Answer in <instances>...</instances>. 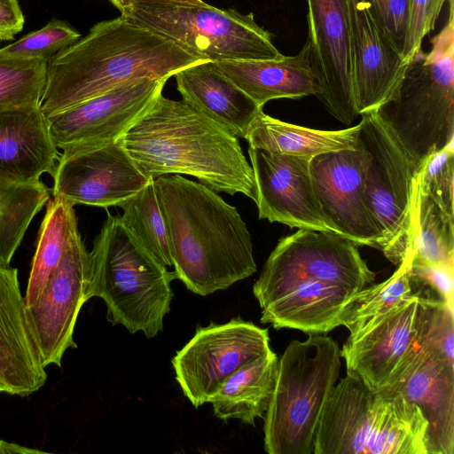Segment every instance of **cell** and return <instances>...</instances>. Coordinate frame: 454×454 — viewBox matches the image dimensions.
Masks as SVG:
<instances>
[{
  "instance_id": "cell-1",
  "label": "cell",
  "mask_w": 454,
  "mask_h": 454,
  "mask_svg": "<svg viewBox=\"0 0 454 454\" xmlns=\"http://www.w3.org/2000/svg\"><path fill=\"white\" fill-rule=\"evenodd\" d=\"M204 60L123 16L95 24L47 62L45 116L142 79H168Z\"/></svg>"
},
{
  "instance_id": "cell-2",
  "label": "cell",
  "mask_w": 454,
  "mask_h": 454,
  "mask_svg": "<svg viewBox=\"0 0 454 454\" xmlns=\"http://www.w3.org/2000/svg\"><path fill=\"white\" fill-rule=\"evenodd\" d=\"M154 184L167 223L175 278L206 296L256 271L250 232L237 208L215 191L181 175Z\"/></svg>"
},
{
  "instance_id": "cell-3",
  "label": "cell",
  "mask_w": 454,
  "mask_h": 454,
  "mask_svg": "<svg viewBox=\"0 0 454 454\" xmlns=\"http://www.w3.org/2000/svg\"><path fill=\"white\" fill-rule=\"evenodd\" d=\"M121 142L149 178L191 176L215 192L257 200L253 168L238 137L184 100L160 93Z\"/></svg>"
},
{
  "instance_id": "cell-4",
  "label": "cell",
  "mask_w": 454,
  "mask_h": 454,
  "mask_svg": "<svg viewBox=\"0 0 454 454\" xmlns=\"http://www.w3.org/2000/svg\"><path fill=\"white\" fill-rule=\"evenodd\" d=\"M427 431L401 393L373 390L347 372L324 405L313 454H428Z\"/></svg>"
},
{
  "instance_id": "cell-5",
  "label": "cell",
  "mask_w": 454,
  "mask_h": 454,
  "mask_svg": "<svg viewBox=\"0 0 454 454\" xmlns=\"http://www.w3.org/2000/svg\"><path fill=\"white\" fill-rule=\"evenodd\" d=\"M174 278V271L155 259L120 217L108 215L89 253L88 296L105 301L113 325L155 337L170 311Z\"/></svg>"
},
{
  "instance_id": "cell-6",
  "label": "cell",
  "mask_w": 454,
  "mask_h": 454,
  "mask_svg": "<svg viewBox=\"0 0 454 454\" xmlns=\"http://www.w3.org/2000/svg\"><path fill=\"white\" fill-rule=\"evenodd\" d=\"M419 49L377 114L410 156L420 163L432 153L454 145V18Z\"/></svg>"
},
{
  "instance_id": "cell-7",
  "label": "cell",
  "mask_w": 454,
  "mask_h": 454,
  "mask_svg": "<svg viewBox=\"0 0 454 454\" xmlns=\"http://www.w3.org/2000/svg\"><path fill=\"white\" fill-rule=\"evenodd\" d=\"M340 348L333 338L309 333L294 340L278 358L274 392L263 417L269 454H313L324 405L341 367Z\"/></svg>"
},
{
  "instance_id": "cell-8",
  "label": "cell",
  "mask_w": 454,
  "mask_h": 454,
  "mask_svg": "<svg viewBox=\"0 0 454 454\" xmlns=\"http://www.w3.org/2000/svg\"><path fill=\"white\" fill-rule=\"evenodd\" d=\"M121 13L204 60H276L284 56L253 13L166 0H138Z\"/></svg>"
},
{
  "instance_id": "cell-9",
  "label": "cell",
  "mask_w": 454,
  "mask_h": 454,
  "mask_svg": "<svg viewBox=\"0 0 454 454\" xmlns=\"http://www.w3.org/2000/svg\"><path fill=\"white\" fill-rule=\"evenodd\" d=\"M361 115L359 138L370 154L364 179L368 207L382 235L380 250L398 265L415 250L419 165L376 111Z\"/></svg>"
},
{
  "instance_id": "cell-10",
  "label": "cell",
  "mask_w": 454,
  "mask_h": 454,
  "mask_svg": "<svg viewBox=\"0 0 454 454\" xmlns=\"http://www.w3.org/2000/svg\"><path fill=\"white\" fill-rule=\"evenodd\" d=\"M270 350L268 329L241 317L200 326L172 359L176 380L184 396L199 408L208 403L226 378Z\"/></svg>"
},
{
  "instance_id": "cell-11",
  "label": "cell",
  "mask_w": 454,
  "mask_h": 454,
  "mask_svg": "<svg viewBox=\"0 0 454 454\" xmlns=\"http://www.w3.org/2000/svg\"><path fill=\"white\" fill-rule=\"evenodd\" d=\"M375 278L352 240L330 231L299 229L279 239L253 291L288 279L311 278L356 293Z\"/></svg>"
},
{
  "instance_id": "cell-12",
  "label": "cell",
  "mask_w": 454,
  "mask_h": 454,
  "mask_svg": "<svg viewBox=\"0 0 454 454\" xmlns=\"http://www.w3.org/2000/svg\"><path fill=\"white\" fill-rule=\"evenodd\" d=\"M53 197L73 206L121 207L152 178L139 169L120 140L63 150L52 174Z\"/></svg>"
},
{
  "instance_id": "cell-13",
  "label": "cell",
  "mask_w": 454,
  "mask_h": 454,
  "mask_svg": "<svg viewBox=\"0 0 454 454\" xmlns=\"http://www.w3.org/2000/svg\"><path fill=\"white\" fill-rule=\"evenodd\" d=\"M369 158V152L359 138L355 149L312 158L309 168L320 210L330 231L358 246L380 250L382 235L365 195Z\"/></svg>"
},
{
  "instance_id": "cell-14",
  "label": "cell",
  "mask_w": 454,
  "mask_h": 454,
  "mask_svg": "<svg viewBox=\"0 0 454 454\" xmlns=\"http://www.w3.org/2000/svg\"><path fill=\"white\" fill-rule=\"evenodd\" d=\"M89 253L78 229L50 276L42 294L26 306L28 324L43 365L61 366L65 352L76 348L74 332L79 312L88 301Z\"/></svg>"
},
{
  "instance_id": "cell-15",
  "label": "cell",
  "mask_w": 454,
  "mask_h": 454,
  "mask_svg": "<svg viewBox=\"0 0 454 454\" xmlns=\"http://www.w3.org/2000/svg\"><path fill=\"white\" fill-rule=\"evenodd\" d=\"M308 44L319 93L317 97L346 126L357 114L351 72L348 0H307Z\"/></svg>"
},
{
  "instance_id": "cell-16",
  "label": "cell",
  "mask_w": 454,
  "mask_h": 454,
  "mask_svg": "<svg viewBox=\"0 0 454 454\" xmlns=\"http://www.w3.org/2000/svg\"><path fill=\"white\" fill-rule=\"evenodd\" d=\"M433 299L439 298L413 296L349 334L340 349L347 372L373 390L386 387L416 345Z\"/></svg>"
},
{
  "instance_id": "cell-17",
  "label": "cell",
  "mask_w": 454,
  "mask_h": 454,
  "mask_svg": "<svg viewBox=\"0 0 454 454\" xmlns=\"http://www.w3.org/2000/svg\"><path fill=\"white\" fill-rule=\"evenodd\" d=\"M167 81L130 82L46 116L56 147L66 150L120 140L162 92Z\"/></svg>"
},
{
  "instance_id": "cell-18",
  "label": "cell",
  "mask_w": 454,
  "mask_h": 454,
  "mask_svg": "<svg viewBox=\"0 0 454 454\" xmlns=\"http://www.w3.org/2000/svg\"><path fill=\"white\" fill-rule=\"evenodd\" d=\"M260 219L291 228L330 231L314 190L309 159L248 147Z\"/></svg>"
},
{
  "instance_id": "cell-19",
  "label": "cell",
  "mask_w": 454,
  "mask_h": 454,
  "mask_svg": "<svg viewBox=\"0 0 454 454\" xmlns=\"http://www.w3.org/2000/svg\"><path fill=\"white\" fill-rule=\"evenodd\" d=\"M351 72L357 114L376 111L402 80L407 63L383 35L362 0H348Z\"/></svg>"
},
{
  "instance_id": "cell-20",
  "label": "cell",
  "mask_w": 454,
  "mask_h": 454,
  "mask_svg": "<svg viewBox=\"0 0 454 454\" xmlns=\"http://www.w3.org/2000/svg\"><path fill=\"white\" fill-rule=\"evenodd\" d=\"M45 367L30 329L18 270L0 262V392L27 396L44 386Z\"/></svg>"
},
{
  "instance_id": "cell-21",
  "label": "cell",
  "mask_w": 454,
  "mask_h": 454,
  "mask_svg": "<svg viewBox=\"0 0 454 454\" xmlns=\"http://www.w3.org/2000/svg\"><path fill=\"white\" fill-rule=\"evenodd\" d=\"M261 323L275 329L326 333L340 325V316L352 293L311 278H293L253 291Z\"/></svg>"
},
{
  "instance_id": "cell-22",
  "label": "cell",
  "mask_w": 454,
  "mask_h": 454,
  "mask_svg": "<svg viewBox=\"0 0 454 454\" xmlns=\"http://www.w3.org/2000/svg\"><path fill=\"white\" fill-rule=\"evenodd\" d=\"M382 389L397 391L419 407L427 421L428 454H454V365L421 350Z\"/></svg>"
},
{
  "instance_id": "cell-23",
  "label": "cell",
  "mask_w": 454,
  "mask_h": 454,
  "mask_svg": "<svg viewBox=\"0 0 454 454\" xmlns=\"http://www.w3.org/2000/svg\"><path fill=\"white\" fill-rule=\"evenodd\" d=\"M40 104L0 106V175L31 183L52 176L59 157Z\"/></svg>"
},
{
  "instance_id": "cell-24",
  "label": "cell",
  "mask_w": 454,
  "mask_h": 454,
  "mask_svg": "<svg viewBox=\"0 0 454 454\" xmlns=\"http://www.w3.org/2000/svg\"><path fill=\"white\" fill-rule=\"evenodd\" d=\"M182 100L244 138L262 107L226 77L212 61L188 66L174 74Z\"/></svg>"
},
{
  "instance_id": "cell-25",
  "label": "cell",
  "mask_w": 454,
  "mask_h": 454,
  "mask_svg": "<svg viewBox=\"0 0 454 454\" xmlns=\"http://www.w3.org/2000/svg\"><path fill=\"white\" fill-rule=\"evenodd\" d=\"M308 43L294 56L276 60L214 62L218 69L256 104L272 99L300 98L319 93Z\"/></svg>"
},
{
  "instance_id": "cell-26",
  "label": "cell",
  "mask_w": 454,
  "mask_h": 454,
  "mask_svg": "<svg viewBox=\"0 0 454 454\" xmlns=\"http://www.w3.org/2000/svg\"><path fill=\"white\" fill-rule=\"evenodd\" d=\"M278 367V357L272 350L239 367L210 396L215 416L248 425L263 418L274 392Z\"/></svg>"
},
{
  "instance_id": "cell-27",
  "label": "cell",
  "mask_w": 454,
  "mask_h": 454,
  "mask_svg": "<svg viewBox=\"0 0 454 454\" xmlns=\"http://www.w3.org/2000/svg\"><path fill=\"white\" fill-rule=\"evenodd\" d=\"M360 123L339 130H321L273 118L263 111L252 121L244 137L250 147L311 160L329 152L355 149Z\"/></svg>"
},
{
  "instance_id": "cell-28",
  "label": "cell",
  "mask_w": 454,
  "mask_h": 454,
  "mask_svg": "<svg viewBox=\"0 0 454 454\" xmlns=\"http://www.w3.org/2000/svg\"><path fill=\"white\" fill-rule=\"evenodd\" d=\"M414 250L410 251L385 281L370 285L354 294L346 302L340 316V325L355 334L367 323L413 296L441 299L412 270ZM442 300V299H441Z\"/></svg>"
},
{
  "instance_id": "cell-29",
  "label": "cell",
  "mask_w": 454,
  "mask_h": 454,
  "mask_svg": "<svg viewBox=\"0 0 454 454\" xmlns=\"http://www.w3.org/2000/svg\"><path fill=\"white\" fill-rule=\"evenodd\" d=\"M46 204L24 296L26 306L38 299L59 265L71 235L78 229L72 204L57 197L50 198Z\"/></svg>"
},
{
  "instance_id": "cell-30",
  "label": "cell",
  "mask_w": 454,
  "mask_h": 454,
  "mask_svg": "<svg viewBox=\"0 0 454 454\" xmlns=\"http://www.w3.org/2000/svg\"><path fill=\"white\" fill-rule=\"evenodd\" d=\"M50 199L40 180L16 182L0 175V262H10L33 218Z\"/></svg>"
},
{
  "instance_id": "cell-31",
  "label": "cell",
  "mask_w": 454,
  "mask_h": 454,
  "mask_svg": "<svg viewBox=\"0 0 454 454\" xmlns=\"http://www.w3.org/2000/svg\"><path fill=\"white\" fill-rule=\"evenodd\" d=\"M120 217L127 230L161 264L172 266L169 236L154 179L123 205Z\"/></svg>"
},
{
  "instance_id": "cell-32",
  "label": "cell",
  "mask_w": 454,
  "mask_h": 454,
  "mask_svg": "<svg viewBox=\"0 0 454 454\" xmlns=\"http://www.w3.org/2000/svg\"><path fill=\"white\" fill-rule=\"evenodd\" d=\"M412 264L454 268V215L419 192Z\"/></svg>"
},
{
  "instance_id": "cell-33",
  "label": "cell",
  "mask_w": 454,
  "mask_h": 454,
  "mask_svg": "<svg viewBox=\"0 0 454 454\" xmlns=\"http://www.w3.org/2000/svg\"><path fill=\"white\" fill-rule=\"evenodd\" d=\"M47 61L0 54V106L40 104Z\"/></svg>"
},
{
  "instance_id": "cell-34",
  "label": "cell",
  "mask_w": 454,
  "mask_h": 454,
  "mask_svg": "<svg viewBox=\"0 0 454 454\" xmlns=\"http://www.w3.org/2000/svg\"><path fill=\"white\" fill-rule=\"evenodd\" d=\"M80 38L81 34L67 22L51 20L42 28L1 48L0 54L11 58L43 59L48 62L51 58Z\"/></svg>"
},
{
  "instance_id": "cell-35",
  "label": "cell",
  "mask_w": 454,
  "mask_h": 454,
  "mask_svg": "<svg viewBox=\"0 0 454 454\" xmlns=\"http://www.w3.org/2000/svg\"><path fill=\"white\" fill-rule=\"evenodd\" d=\"M454 145L430 153L419 165V192L454 215Z\"/></svg>"
},
{
  "instance_id": "cell-36",
  "label": "cell",
  "mask_w": 454,
  "mask_h": 454,
  "mask_svg": "<svg viewBox=\"0 0 454 454\" xmlns=\"http://www.w3.org/2000/svg\"><path fill=\"white\" fill-rule=\"evenodd\" d=\"M362 1L383 35L403 57L410 22V0Z\"/></svg>"
},
{
  "instance_id": "cell-37",
  "label": "cell",
  "mask_w": 454,
  "mask_h": 454,
  "mask_svg": "<svg viewBox=\"0 0 454 454\" xmlns=\"http://www.w3.org/2000/svg\"><path fill=\"white\" fill-rule=\"evenodd\" d=\"M446 0H410V22L403 52L408 64L421 49L424 37L434 28L435 22ZM450 5L453 0H448Z\"/></svg>"
},
{
  "instance_id": "cell-38",
  "label": "cell",
  "mask_w": 454,
  "mask_h": 454,
  "mask_svg": "<svg viewBox=\"0 0 454 454\" xmlns=\"http://www.w3.org/2000/svg\"><path fill=\"white\" fill-rule=\"evenodd\" d=\"M413 272L454 309V268L443 265H414Z\"/></svg>"
},
{
  "instance_id": "cell-39",
  "label": "cell",
  "mask_w": 454,
  "mask_h": 454,
  "mask_svg": "<svg viewBox=\"0 0 454 454\" xmlns=\"http://www.w3.org/2000/svg\"><path fill=\"white\" fill-rule=\"evenodd\" d=\"M25 18L18 0H0V41H11L22 29Z\"/></svg>"
},
{
  "instance_id": "cell-40",
  "label": "cell",
  "mask_w": 454,
  "mask_h": 454,
  "mask_svg": "<svg viewBox=\"0 0 454 454\" xmlns=\"http://www.w3.org/2000/svg\"><path fill=\"white\" fill-rule=\"evenodd\" d=\"M0 453L2 454H29V453H45V451L25 447L15 442H9L4 440H0Z\"/></svg>"
},
{
  "instance_id": "cell-41",
  "label": "cell",
  "mask_w": 454,
  "mask_h": 454,
  "mask_svg": "<svg viewBox=\"0 0 454 454\" xmlns=\"http://www.w3.org/2000/svg\"><path fill=\"white\" fill-rule=\"evenodd\" d=\"M120 12L129 7L138 0H109ZM183 4L203 5L206 3L203 0H166Z\"/></svg>"
}]
</instances>
